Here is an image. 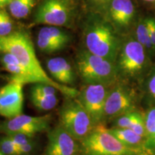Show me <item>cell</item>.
Returning <instances> with one entry per match:
<instances>
[{
  "label": "cell",
  "mask_w": 155,
  "mask_h": 155,
  "mask_svg": "<svg viewBox=\"0 0 155 155\" xmlns=\"http://www.w3.org/2000/svg\"><path fill=\"white\" fill-rule=\"evenodd\" d=\"M50 120V115L32 116L22 114L0 124V132L6 135L22 133L34 137L36 134L49 129Z\"/></svg>",
  "instance_id": "cell-7"
},
{
  "label": "cell",
  "mask_w": 155,
  "mask_h": 155,
  "mask_svg": "<svg viewBox=\"0 0 155 155\" xmlns=\"http://www.w3.org/2000/svg\"><path fill=\"white\" fill-rule=\"evenodd\" d=\"M139 115L140 114L136 112H129L120 116L116 121V127L120 129H129Z\"/></svg>",
  "instance_id": "cell-25"
},
{
  "label": "cell",
  "mask_w": 155,
  "mask_h": 155,
  "mask_svg": "<svg viewBox=\"0 0 155 155\" xmlns=\"http://www.w3.org/2000/svg\"><path fill=\"white\" fill-rule=\"evenodd\" d=\"M108 92L104 84H86L81 89L77 98L97 126L105 117V104Z\"/></svg>",
  "instance_id": "cell-6"
},
{
  "label": "cell",
  "mask_w": 155,
  "mask_h": 155,
  "mask_svg": "<svg viewBox=\"0 0 155 155\" xmlns=\"http://www.w3.org/2000/svg\"><path fill=\"white\" fill-rule=\"evenodd\" d=\"M147 61V50L137 39H129L122 45L119 66L124 73L134 75L141 71Z\"/></svg>",
  "instance_id": "cell-9"
},
{
  "label": "cell",
  "mask_w": 155,
  "mask_h": 155,
  "mask_svg": "<svg viewBox=\"0 0 155 155\" xmlns=\"http://www.w3.org/2000/svg\"><path fill=\"white\" fill-rule=\"evenodd\" d=\"M13 22L6 11L0 9V36H6L12 32Z\"/></svg>",
  "instance_id": "cell-24"
},
{
  "label": "cell",
  "mask_w": 155,
  "mask_h": 155,
  "mask_svg": "<svg viewBox=\"0 0 155 155\" xmlns=\"http://www.w3.org/2000/svg\"><path fill=\"white\" fill-rule=\"evenodd\" d=\"M94 1L98 4H106L107 2H110L111 0H94Z\"/></svg>",
  "instance_id": "cell-34"
},
{
  "label": "cell",
  "mask_w": 155,
  "mask_h": 155,
  "mask_svg": "<svg viewBox=\"0 0 155 155\" xmlns=\"http://www.w3.org/2000/svg\"><path fill=\"white\" fill-rule=\"evenodd\" d=\"M133 101L130 94L122 86L108 93L105 104V116L116 117L131 112Z\"/></svg>",
  "instance_id": "cell-12"
},
{
  "label": "cell",
  "mask_w": 155,
  "mask_h": 155,
  "mask_svg": "<svg viewBox=\"0 0 155 155\" xmlns=\"http://www.w3.org/2000/svg\"><path fill=\"white\" fill-rule=\"evenodd\" d=\"M71 9L65 0H44L37 9L35 23L64 26L69 22Z\"/></svg>",
  "instance_id": "cell-8"
},
{
  "label": "cell",
  "mask_w": 155,
  "mask_h": 155,
  "mask_svg": "<svg viewBox=\"0 0 155 155\" xmlns=\"http://www.w3.org/2000/svg\"><path fill=\"white\" fill-rule=\"evenodd\" d=\"M23 86L22 83L9 81L0 88V115L12 119L22 114Z\"/></svg>",
  "instance_id": "cell-10"
},
{
  "label": "cell",
  "mask_w": 155,
  "mask_h": 155,
  "mask_svg": "<svg viewBox=\"0 0 155 155\" xmlns=\"http://www.w3.org/2000/svg\"><path fill=\"white\" fill-rule=\"evenodd\" d=\"M0 52L14 55L32 78L34 83L51 85L66 97L77 98L78 91L58 83L46 73L37 57L33 44L26 32L15 31L6 36H0Z\"/></svg>",
  "instance_id": "cell-1"
},
{
  "label": "cell",
  "mask_w": 155,
  "mask_h": 155,
  "mask_svg": "<svg viewBox=\"0 0 155 155\" xmlns=\"http://www.w3.org/2000/svg\"><path fill=\"white\" fill-rule=\"evenodd\" d=\"M31 101L33 106L40 111H50L57 106L58 98L56 95L52 96H38L31 95Z\"/></svg>",
  "instance_id": "cell-20"
},
{
  "label": "cell",
  "mask_w": 155,
  "mask_h": 155,
  "mask_svg": "<svg viewBox=\"0 0 155 155\" xmlns=\"http://www.w3.org/2000/svg\"><path fill=\"white\" fill-rule=\"evenodd\" d=\"M0 155H4L3 154H2V153L1 152H0Z\"/></svg>",
  "instance_id": "cell-35"
},
{
  "label": "cell",
  "mask_w": 155,
  "mask_h": 155,
  "mask_svg": "<svg viewBox=\"0 0 155 155\" xmlns=\"http://www.w3.org/2000/svg\"><path fill=\"white\" fill-rule=\"evenodd\" d=\"M37 44L42 53L51 54L61 50L59 46L40 30L38 35Z\"/></svg>",
  "instance_id": "cell-21"
},
{
  "label": "cell",
  "mask_w": 155,
  "mask_h": 155,
  "mask_svg": "<svg viewBox=\"0 0 155 155\" xmlns=\"http://www.w3.org/2000/svg\"><path fill=\"white\" fill-rule=\"evenodd\" d=\"M45 34H46L49 38L55 42L59 46L61 50H63L68 45L70 42V37L67 32L58 28L56 26L44 27L40 29Z\"/></svg>",
  "instance_id": "cell-19"
},
{
  "label": "cell",
  "mask_w": 155,
  "mask_h": 155,
  "mask_svg": "<svg viewBox=\"0 0 155 155\" xmlns=\"http://www.w3.org/2000/svg\"><path fill=\"white\" fill-rule=\"evenodd\" d=\"M141 1L146 4H148V5H152L154 6L155 7V0H141Z\"/></svg>",
  "instance_id": "cell-33"
},
{
  "label": "cell",
  "mask_w": 155,
  "mask_h": 155,
  "mask_svg": "<svg viewBox=\"0 0 155 155\" xmlns=\"http://www.w3.org/2000/svg\"><path fill=\"white\" fill-rule=\"evenodd\" d=\"M149 90L151 95L155 98V74L153 75L149 82Z\"/></svg>",
  "instance_id": "cell-31"
},
{
  "label": "cell",
  "mask_w": 155,
  "mask_h": 155,
  "mask_svg": "<svg viewBox=\"0 0 155 155\" xmlns=\"http://www.w3.org/2000/svg\"><path fill=\"white\" fill-rule=\"evenodd\" d=\"M135 35L136 39L144 46L147 52L155 51L149 33L147 15H143L139 18L136 25Z\"/></svg>",
  "instance_id": "cell-17"
},
{
  "label": "cell",
  "mask_w": 155,
  "mask_h": 155,
  "mask_svg": "<svg viewBox=\"0 0 155 155\" xmlns=\"http://www.w3.org/2000/svg\"><path fill=\"white\" fill-rule=\"evenodd\" d=\"M110 131L126 146L140 151H142L143 148L145 149L144 137L136 134L130 129L116 128L110 129Z\"/></svg>",
  "instance_id": "cell-16"
},
{
  "label": "cell",
  "mask_w": 155,
  "mask_h": 155,
  "mask_svg": "<svg viewBox=\"0 0 155 155\" xmlns=\"http://www.w3.org/2000/svg\"><path fill=\"white\" fill-rule=\"evenodd\" d=\"M35 147V143L34 142L33 140L27 143V144L21 145L18 147V152L19 155H28L30 154V153L32 152Z\"/></svg>",
  "instance_id": "cell-29"
},
{
  "label": "cell",
  "mask_w": 155,
  "mask_h": 155,
  "mask_svg": "<svg viewBox=\"0 0 155 155\" xmlns=\"http://www.w3.org/2000/svg\"><path fill=\"white\" fill-rule=\"evenodd\" d=\"M5 70L11 73L9 81H14L19 83H34V81L28 71L25 70L18 59L10 53H4L1 58Z\"/></svg>",
  "instance_id": "cell-15"
},
{
  "label": "cell",
  "mask_w": 155,
  "mask_h": 155,
  "mask_svg": "<svg viewBox=\"0 0 155 155\" xmlns=\"http://www.w3.org/2000/svg\"><path fill=\"white\" fill-rule=\"evenodd\" d=\"M58 90L51 85L43 83H35L31 88V95L38 96H52L56 95Z\"/></svg>",
  "instance_id": "cell-23"
},
{
  "label": "cell",
  "mask_w": 155,
  "mask_h": 155,
  "mask_svg": "<svg viewBox=\"0 0 155 155\" xmlns=\"http://www.w3.org/2000/svg\"><path fill=\"white\" fill-rule=\"evenodd\" d=\"M0 152L4 155H19L18 147L8 135L0 139Z\"/></svg>",
  "instance_id": "cell-22"
},
{
  "label": "cell",
  "mask_w": 155,
  "mask_h": 155,
  "mask_svg": "<svg viewBox=\"0 0 155 155\" xmlns=\"http://www.w3.org/2000/svg\"><path fill=\"white\" fill-rule=\"evenodd\" d=\"M85 42L89 52L114 62L119 52V40L112 27L103 20H96L86 28Z\"/></svg>",
  "instance_id": "cell-3"
},
{
  "label": "cell",
  "mask_w": 155,
  "mask_h": 155,
  "mask_svg": "<svg viewBox=\"0 0 155 155\" xmlns=\"http://www.w3.org/2000/svg\"><path fill=\"white\" fill-rule=\"evenodd\" d=\"M80 141L84 155H139L142 152L126 146L101 124Z\"/></svg>",
  "instance_id": "cell-2"
},
{
  "label": "cell",
  "mask_w": 155,
  "mask_h": 155,
  "mask_svg": "<svg viewBox=\"0 0 155 155\" xmlns=\"http://www.w3.org/2000/svg\"><path fill=\"white\" fill-rule=\"evenodd\" d=\"M47 68L55 81L65 86L74 84L75 76L71 64L61 57L54 58L47 61Z\"/></svg>",
  "instance_id": "cell-14"
},
{
  "label": "cell",
  "mask_w": 155,
  "mask_h": 155,
  "mask_svg": "<svg viewBox=\"0 0 155 155\" xmlns=\"http://www.w3.org/2000/svg\"><path fill=\"white\" fill-rule=\"evenodd\" d=\"M10 137L12 140L14 141V143L17 147L21 146V145L25 144L33 140V137L32 136L25 134L22 133H16L8 135Z\"/></svg>",
  "instance_id": "cell-27"
},
{
  "label": "cell",
  "mask_w": 155,
  "mask_h": 155,
  "mask_svg": "<svg viewBox=\"0 0 155 155\" xmlns=\"http://www.w3.org/2000/svg\"><path fill=\"white\" fill-rule=\"evenodd\" d=\"M147 24L151 41L155 50V15H147Z\"/></svg>",
  "instance_id": "cell-28"
},
{
  "label": "cell",
  "mask_w": 155,
  "mask_h": 155,
  "mask_svg": "<svg viewBox=\"0 0 155 155\" xmlns=\"http://www.w3.org/2000/svg\"><path fill=\"white\" fill-rule=\"evenodd\" d=\"M144 148L147 150H155V132L145 139Z\"/></svg>",
  "instance_id": "cell-30"
},
{
  "label": "cell",
  "mask_w": 155,
  "mask_h": 155,
  "mask_svg": "<svg viewBox=\"0 0 155 155\" xmlns=\"http://www.w3.org/2000/svg\"><path fill=\"white\" fill-rule=\"evenodd\" d=\"M35 0H12L8 5L12 16L16 19L25 18L35 5Z\"/></svg>",
  "instance_id": "cell-18"
},
{
  "label": "cell",
  "mask_w": 155,
  "mask_h": 155,
  "mask_svg": "<svg viewBox=\"0 0 155 155\" xmlns=\"http://www.w3.org/2000/svg\"><path fill=\"white\" fill-rule=\"evenodd\" d=\"M12 0H0V8H3L5 6H8Z\"/></svg>",
  "instance_id": "cell-32"
},
{
  "label": "cell",
  "mask_w": 155,
  "mask_h": 155,
  "mask_svg": "<svg viewBox=\"0 0 155 155\" xmlns=\"http://www.w3.org/2000/svg\"><path fill=\"white\" fill-rule=\"evenodd\" d=\"M76 66L82 81L86 84H108L115 78L116 68L114 62L94 55L88 50L81 52Z\"/></svg>",
  "instance_id": "cell-4"
},
{
  "label": "cell",
  "mask_w": 155,
  "mask_h": 155,
  "mask_svg": "<svg viewBox=\"0 0 155 155\" xmlns=\"http://www.w3.org/2000/svg\"><path fill=\"white\" fill-rule=\"evenodd\" d=\"M108 13L114 24L125 28L133 22L137 10L132 0H111Z\"/></svg>",
  "instance_id": "cell-13"
},
{
  "label": "cell",
  "mask_w": 155,
  "mask_h": 155,
  "mask_svg": "<svg viewBox=\"0 0 155 155\" xmlns=\"http://www.w3.org/2000/svg\"><path fill=\"white\" fill-rule=\"evenodd\" d=\"M146 127V138L150 137L155 132V108L150 110L145 117Z\"/></svg>",
  "instance_id": "cell-26"
},
{
  "label": "cell",
  "mask_w": 155,
  "mask_h": 155,
  "mask_svg": "<svg viewBox=\"0 0 155 155\" xmlns=\"http://www.w3.org/2000/svg\"><path fill=\"white\" fill-rule=\"evenodd\" d=\"M60 125L76 140L81 141L96 126L77 98L67 97L60 111Z\"/></svg>",
  "instance_id": "cell-5"
},
{
  "label": "cell",
  "mask_w": 155,
  "mask_h": 155,
  "mask_svg": "<svg viewBox=\"0 0 155 155\" xmlns=\"http://www.w3.org/2000/svg\"><path fill=\"white\" fill-rule=\"evenodd\" d=\"M48 138L46 155H75L79 150L76 139L61 125L50 131Z\"/></svg>",
  "instance_id": "cell-11"
}]
</instances>
